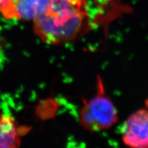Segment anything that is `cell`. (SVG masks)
Segmentation results:
<instances>
[{
  "label": "cell",
  "instance_id": "cell-5",
  "mask_svg": "<svg viewBox=\"0 0 148 148\" xmlns=\"http://www.w3.org/2000/svg\"><path fill=\"white\" fill-rule=\"evenodd\" d=\"M27 128L18 125L14 119L0 114V148L19 147Z\"/></svg>",
  "mask_w": 148,
  "mask_h": 148
},
{
  "label": "cell",
  "instance_id": "cell-2",
  "mask_svg": "<svg viewBox=\"0 0 148 148\" xmlns=\"http://www.w3.org/2000/svg\"><path fill=\"white\" fill-rule=\"evenodd\" d=\"M118 111L106 94L102 79H97L96 94L90 100H83L80 111V123L90 132L106 130L118 120Z\"/></svg>",
  "mask_w": 148,
  "mask_h": 148
},
{
  "label": "cell",
  "instance_id": "cell-4",
  "mask_svg": "<svg viewBox=\"0 0 148 148\" xmlns=\"http://www.w3.org/2000/svg\"><path fill=\"white\" fill-rule=\"evenodd\" d=\"M53 0H11L0 13L7 19L34 20Z\"/></svg>",
  "mask_w": 148,
  "mask_h": 148
},
{
  "label": "cell",
  "instance_id": "cell-3",
  "mask_svg": "<svg viewBox=\"0 0 148 148\" xmlns=\"http://www.w3.org/2000/svg\"><path fill=\"white\" fill-rule=\"evenodd\" d=\"M121 136L130 147L148 148L147 109H140L129 115L122 127Z\"/></svg>",
  "mask_w": 148,
  "mask_h": 148
},
{
  "label": "cell",
  "instance_id": "cell-6",
  "mask_svg": "<svg viewBox=\"0 0 148 148\" xmlns=\"http://www.w3.org/2000/svg\"><path fill=\"white\" fill-rule=\"evenodd\" d=\"M11 0H0V11Z\"/></svg>",
  "mask_w": 148,
  "mask_h": 148
},
{
  "label": "cell",
  "instance_id": "cell-1",
  "mask_svg": "<svg viewBox=\"0 0 148 148\" xmlns=\"http://www.w3.org/2000/svg\"><path fill=\"white\" fill-rule=\"evenodd\" d=\"M34 21L35 34L44 42L59 45L71 41L88 30L86 0H53Z\"/></svg>",
  "mask_w": 148,
  "mask_h": 148
}]
</instances>
